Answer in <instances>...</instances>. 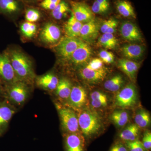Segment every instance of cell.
Returning <instances> with one entry per match:
<instances>
[{
	"label": "cell",
	"instance_id": "6da1fadb",
	"mask_svg": "<svg viewBox=\"0 0 151 151\" xmlns=\"http://www.w3.org/2000/svg\"><path fill=\"white\" fill-rule=\"evenodd\" d=\"M9 58L16 75L22 80L32 81L35 77V73L30 60L21 51L12 50L6 52Z\"/></svg>",
	"mask_w": 151,
	"mask_h": 151
},
{
	"label": "cell",
	"instance_id": "7a4b0ae2",
	"mask_svg": "<svg viewBox=\"0 0 151 151\" xmlns=\"http://www.w3.org/2000/svg\"><path fill=\"white\" fill-rule=\"evenodd\" d=\"M82 79L89 83H96L103 81L108 73V70L103 65L100 58H95L89 61L79 70Z\"/></svg>",
	"mask_w": 151,
	"mask_h": 151
},
{
	"label": "cell",
	"instance_id": "3957f363",
	"mask_svg": "<svg viewBox=\"0 0 151 151\" xmlns=\"http://www.w3.org/2000/svg\"><path fill=\"white\" fill-rule=\"evenodd\" d=\"M78 118L79 128L86 137L97 134L103 126L101 118L98 114L88 109L81 110Z\"/></svg>",
	"mask_w": 151,
	"mask_h": 151
},
{
	"label": "cell",
	"instance_id": "277c9868",
	"mask_svg": "<svg viewBox=\"0 0 151 151\" xmlns=\"http://www.w3.org/2000/svg\"><path fill=\"white\" fill-rule=\"evenodd\" d=\"M137 101L136 86L133 83L127 84L120 89L115 97V105L122 109L134 107Z\"/></svg>",
	"mask_w": 151,
	"mask_h": 151
},
{
	"label": "cell",
	"instance_id": "5b68a950",
	"mask_svg": "<svg viewBox=\"0 0 151 151\" xmlns=\"http://www.w3.org/2000/svg\"><path fill=\"white\" fill-rule=\"evenodd\" d=\"M59 114L63 129L68 134L79 132L78 116L71 109L60 108Z\"/></svg>",
	"mask_w": 151,
	"mask_h": 151
},
{
	"label": "cell",
	"instance_id": "8992f818",
	"mask_svg": "<svg viewBox=\"0 0 151 151\" xmlns=\"http://www.w3.org/2000/svg\"><path fill=\"white\" fill-rule=\"evenodd\" d=\"M92 50L88 43L81 40V43L68 60L76 66H84L89 62Z\"/></svg>",
	"mask_w": 151,
	"mask_h": 151
},
{
	"label": "cell",
	"instance_id": "52a82bcc",
	"mask_svg": "<svg viewBox=\"0 0 151 151\" xmlns=\"http://www.w3.org/2000/svg\"><path fill=\"white\" fill-rule=\"evenodd\" d=\"M81 40L78 37L66 36L60 41L56 48L58 54L62 59L68 60L73 52L81 43Z\"/></svg>",
	"mask_w": 151,
	"mask_h": 151
},
{
	"label": "cell",
	"instance_id": "ba28073f",
	"mask_svg": "<svg viewBox=\"0 0 151 151\" xmlns=\"http://www.w3.org/2000/svg\"><path fill=\"white\" fill-rule=\"evenodd\" d=\"M87 94L86 90L82 86H73L68 99V105L74 110H81L86 105Z\"/></svg>",
	"mask_w": 151,
	"mask_h": 151
},
{
	"label": "cell",
	"instance_id": "9c48e42d",
	"mask_svg": "<svg viewBox=\"0 0 151 151\" xmlns=\"http://www.w3.org/2000/svg\"><path fill=\"white\" fill-rule=\"evenodd\" d=\"M70 4L72 9V13L78 21L84 24L95 19L94 13L85 3L72 1Z\"/></svg>",
	"mask_w": 151,
	"mask_h": 151
},
{
	"label": "cell",
	"instance_id": "30bf717a",
	"mask_svg": "<svg viewBox=\"0 0 151 151\" xmlns=\"http://www.w3.org/2000/svg\"><path fill=\"white\" fill-rule=\"evenodd\" d=\"M16 74L6 52L0 53V79L6 82H14Z\"/></svg>",
	"mask_w": 151,
	"mask_h": 151
},
{
	"label": "cell",
	"instance_id": "8fae6325",
	"mask_svg": "<svg viewBox=\"0 0 151 151\" xmlns=\"http://www.w3.org/2000/svg\"><path fill=\"white\" fill-rule=\"evenodd\" d=\"M100 25L95 19L83 24L79 37L87 43L92 42L98 37Z\"/></svg>",
	"mask_w": 151,
	"mask_h": 151
},
{
	"label": "cell",
	"instance_id": "7c38bea8",
	"mask_svg": "<svg viewBox=\"0 0 151 151\" xmlns=\"http://www.w3.org/2000/svg\"><path fill=\"white\" fill-rule=\"evenodd\" d=\"M120 34L122 37L128 41L139 42L142 40V34L137 26L130 22H125L121 25Z\"/></svg>",
	"mask_w": 151,
	"mask_h": 151
},
{
	"label": "cell",
	"instance_id": "4fadbf2b",
	"mask_svg": "<svg viewBox=\"0 0 151 151\" xmlns=\"http://www.w3.org/2000/svg\"><path fill=\"white\" fill-rule=\"evenodd\" d=\"M60 36L61 32L59 27L53 24L48 23L42 29L40 37L45 43L52 44L58 41Z\"/></svg>",
	"mask_w": 151,
	"mask_h": 151
},
{
	"label": "cell",
	"instance_id": "5bb4252c",
	"mask_svg": "<svg viewBox=\"0 0 151 151\" xmlns=\"http://www.w3.org/2000/svg\"><path fill=\"white\" fill-rule=\"evenodd\" d=\"M65 144L66 151H84L85 140L79 132L68 134Z\"/></svg>",
	"mask_w": 151,
	"mask_h": 151
},
{
	"label": "cell",
	"instance_id": "9a60e30c",
	"mask_svg": "<svg viewBox=\"0 0 151 151\" xmlns=\"http://www.w3.org/2000/svg\"><path fill=\"white\" fill-rule=\"evenodd\" d=\"M22 9L20 0H0V14L12 16L19 14Z\"/></svg>",
	"mask_w": 151,
	"mask_h": 151
},
{
	"label": "cell",
	"instance_id": "2e32d148",
	"mask_svg": "<svg viewBox=\"0 0 151 151\" xmlns=\"http://www.w3.org/2000/svg\"><path fill=\"white\" fill-rule=\"evenodd\" d=\"M118 65L131 81H135L137 72L139 68V63L127 58H121L118 60Z\"/></svg>",
	"mask_w": 151,
	"mask_h": 151
},
{
	"label": "cell",
	"instance_id": "e0dca14e",
	"mask_svg": "<svg viewBox=\"0 0 151 151\" xmlns=\"http://www.w3.org/2000/svg\"><path fill=\"white\" fill-rule=\"evenodd\" d=\"M145 51V47L140 45H126L121 48V52L123 56L129 60L139 59L143 56Z\"/></svg>",
	"mask_w": 151,
	"mask_h": 151
},
{
	"label": "cell",
	"instance_id": "ac0fdd59",
	"mask_svg": "<svg viewBox=\"0 0 151 151\" xmlns=\"http://www.w3.org/2000/svg\"><path fill=\"white\" fill-rule=\"evenodd\" d=\"M27 90L24 84L19 83L12 86L9 92L11 100L17 104L24 102L27 97Z\"/></svg>",
	"mask_w": 151,
	"mask_h": 151
},
{
	"label": "cell",
	"instance_id": "d6986e66",
	"mask_svg": "<svg viewBox=\"0 0 151 151\" xmlns=\"http://www.w3.org/2000/svg\"><path fill=\"white\" fill-rule=\"evenodd\" d=\"M83 24L78 21L72 13L71 16L64 26V31L66 36L70 37H79Z\"/></svg>",
	"mask_w": 151,
	"mask_h": 151
},
{
	"label": "cell",
	"instance_id": "ffe728a7",
	"mask_svg": "<svg viewBox=\"0 0 151 151\" xmlns=\"http://www.w3.org/2000/svg\"><path fill=\"white\" fill-rule=\"evenodd\" d=\"M58 81L59 80L56 76L49 73L39 77L37 79V84L43 89L53 90L56 89Z\"/></svg>",
	"mask_w": 151,
	"mask_h": 151
},
{
	"label": "cell",
	"instance_id": "44dd1931",
	"mask_svg": "<svg viewBox=\"0 0 151 151\" xmlns=\"http://www.w3.org/2000/svg\"><path fill=\"white\" fill-rule=\"evenodd\" d=\"M139 128L135 124L127 126L119 134L120 139L127 142H132L137 140L139 133Z\"/></svg>",
	"mask_w": 151,
	"mask_h": 151
},
{
	"label": "cell",
	"instance_id": "7402d4cb",
	"mask_svg": "<svg viewBox=\"0 0 151 151\" xmlns=\"http://www.w3.org/2000/svg\"><path fill=\"white\" fill-rule=\"evenodd\" d=\"M116 4L118 12L122 16L124 17L136 18L134 10L129 2L127 0H118Z\"/></svg>",
	"mask_w": 151,
	"mask_h": 151
},
{
	"label": "cell",
	"instance_id": "603a6c76",
	"mask_svg": "<svg viewBox=\"0 0 151 151\" xmlns=\"http://www.w3.org/2000/svg\"><path fill=\"white\" fill-rule=\"evenodd\" d=\"M72 86L70 81L66 78L59 80L56 88L57 95L62 99H68L70 95Z\"/></svg>",
	"mask_w": 151,
	"mask_h": 151
},
{
	"label": "cell",
	"instance_id": "cb8c5ba5",
	"mask_svg": "<svg viewBox=\"0 0 151 151\" xmlns=\"http://www.w3.org/2000/svg\"><path fill=\"white\" fill-rule=\"evenodd\" d=\"M125 81L123 76L120 74H117L105 81L104 84L105 89L110 92H118L124 86Z\"/></svg>",
	"mask_w": 151,
	"mask_h": 151
},
{
	"label": "cell",
	"instance_id": "d4e9b609",
	"mask_svg": "<svg viewBox=\"0 0 151 151\" xmlns=\"http://www.w3.org/2000/svg\"><path fill=\"white\" fill-rule=\"evenodd\" d=\"M91 105L96 109L104 108L108 104V98L107 95L103 92L95 91L90 94Z\"/></svg>",
	"mask_w": 151,
	"mask_h": 151
},
{
	"label": "cell",
	"instance_id": "484cf974",
	"mask_svg": "<svg viewBox=\"0 0 151 151\" xmlns=\"http://www.w3.org/2000/svg\"><path fill=\"white\" fill-rule=\"evenodd\" d=\"M129 113L124 110H116L112 113L111 116V121L119 128L125 127L129 122Z\"/></svg>",
	"mask_w": 151,
	"mask_h": 151
},
{
	"label": "cell",
	"instance_id": "4316f807",
	"mask_svg": "<svg viewBox=\"0 0 151 151\" xmlns=\"http://www.w3.org/2000/svg\"><path fill=\"white\" fill-rule=\"evenodd\" d=\"M14 113V110L7 105H0V134L8 124Z\"/></svg>",
	"mask_w": 151,
	"mask_h": 151
},
{
	"label": "cell",
	"instance_id": "83f0119b",
	"mask_svg": "<svg viewBox=\"0 0 151 151\" xmlns=\"http://www.w3.org/2000/svg\"><path fill=\"white\" fill-rule=\"evenodd\" d=\"M97 43L104 48L113 49L117 46L118 40L113 34L104 33L98 39Z\"/></svg>",
	"mask_w": 151,
	"mask_h": 151
},
{
	"label": "cell",
	"instance_id": "f1b7e54d",
	"mask_svg": "<svg viewBox=\"0 0 151 151\" xmlns=\"http://www.w3.org/2000/svg\"><path fill=\"white\" fill-rule=\"evenodd\" d=\"M134 121L135 124L139 128H147L150 124L151 118L150 113L145 110H140L136 113Z\"/></svg>",
	"mask_w": 151,
	"mask_h": 151
},
{
	"label": "cell",
	"instance_id": "f546056e",
	"mask_svg": "<svg viewBox=\"0 0 151 151\" xmlns=\"http://www.w3.org/2000/svg\"><path fill=\"white\" fill-rule=\"evenodd\" d=\"M118 25V22L116 19L111 18L104 21L100 26V30L104 33L113 34Z\"/></svg>",
	"mask_w": 151,
	"mask_h": 151
},
{
	"label": "cell",
	"instance_id": "4dcf8cb0",
	"mask_svg": "<svg viewBox=\"0 0 151 151\" xmlns=\"http://www.w3.org/2000/svg\"><path fill=\"white\" fill-rule=\"evenodd\" d=\"M69 11V7L67 4L65 2L61 1L52 11V16L56 19H61Z\"/></svg>",
	"mask_w": 151,
	"mask_h": 151
},
{
	"label": "cell",
	"instance_id": "1f68e13d",
	"mask_svg": "<svg viewBox=\"0 0 151 151\" xmlns=\"http://www.w3.org/2000/svg\"><path fill=\"white\" fill-rule=\"evenodd\" d=\"M21 30L25 37L31 38L35 35L36 32L37 26L33 23L24 22L21 25Z\"/></svg>",
	"mask_w": 151,
	"mask_h": 151
},
{
	"label": "cell",
	"instance_id": "d6a6232c",
	"mask_svg": "<svg viewBox=\"0 0 151 151\" xmlns=\"http://www.w3.org/2000/svg\"><path fill=\"white\" fill-rule=\"evenodd\" d=\"M40 17V12L36 9H29L26 12L25 19L27 22H35L38 21Z\"/></svg>",
	"mask_w": 151,
	"mask_h": 151
},
{
	"label": "cell",
	"instance_id": "836d02e7",
	"mask_svg": "<svg viewBox=\"0 0 151 151\" xmlns=\"http://www.w3.org/2000/svg\"><path fill=\"white\" fill-rule=\"evenodd\" d=\"M100 58L103 63L107 64H111L114 62L115 56L114 54L111 52L103 50L99 52Z\"/></svg>",
	"mask_w": 151,
	"mask_h": 151
},
{
	"label": "cell",
	"instance_id": "e575fe53",
	"mask_svg": "<svg viewBox=\"0 0 151 151\" xmlns=\"http://www.w3.org/2000/svg\"><path fill=\"white\" fill-rule=\"evenodd\" d=\"M127 149L128 151H145L142 143L138 140L127 142Z\"/></svg>",
	"mask_w": 151,
	"mask_h": 151
},
{
	"label": "cell",
	"instance_id": "d590c367",
	"mask_svg": "<svg viewBox=\"0 0 151 151\" xmlns=\"http://www.w3.org/2000/svg\"><path fill=\"white\" fill-rule=\"evenodd\" d=\"M110 8L103 6L94 0L91 10L94 14H103L107 12Z\"/></svg>",
	"mask_w": 151,
	"mask_h": 151
},
{
	"label": "cell",
	"instance_id": "8d00e7d4",
	"mask_svg": "<svg viewBox=\"0 0 151 151\" xmlns=\"http://www.w3.org/2000/svg\"><path fill=\"white\" fill-rule=\"evenodd\" d=\"M143 145L145 150H150L151 148V133L149 131L145 132L143 136Z\"/></svg>",
	"mask_w": 151,
	"mask_h": 151
},
{
	"label": "cell",
	"instance_id": "74e56055",
	"mask_svg": "<svg viewBox=\"0 0 151 151\" xmlns=\"http://www.w3.org/2000/svg\"><path fill=\"white\" fill-rule=\"evenodd\" d=\"M109 151H128V150L122 143H117L112 146Z\"/></svg>",
	"mask_w": 151,
	"mask_h": 151
},
{
	"label": "cell",
	"instance_id": "f35d334b",
	"mask_svg": "<svg viewBox=\"0 0 151 151\" xmlns=\"http://www.w3.org/2000/svg\"><path fill=\"white\" fill-rule=\"evenodd\" d=\"M95 1L103 6L110 8V3L108 0H95Z\"/></svg>",
	"mask_w": 151,
	"mask_h": 151
},
{
	"label": "cell",
	"instance_id": "ab89813d",
	"mask_svg": "<svg viewBox=\"0 0 151 151\" xmlns=\"http://www.w3.org/2000/svg\"><path fill=\"white\" fill-rule=\"evenodd\" d=\"M61 1V0H44L42 2L43 3H50L58 5Z\"/></svg>",
	"mask_w": 151,
	"mask_h": 151
},
{
	"label": "cell",
	"instance_id": "60d3db41",
	"mask_svg": "<svg viewBox=\"0 0 151 151\" xmlns=\"http://www.w3.org/2000/svg\"><path fill=\"white\" fill-rule=\"evenodd\" d=\"M25 1H35L36 0H25Z\"/></svg>",
	"mask_w": 151,
	"mask_h": 151
}]
</instances>
